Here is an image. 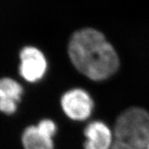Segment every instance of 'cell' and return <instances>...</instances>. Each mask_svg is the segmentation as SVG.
<instances>
[{
    "mask_svg": "<svg viewBox=\"0 0 149 149\" xmlns=\"http://www.w3.org/2000/svg\"><path fill=\"white\" fill-rule=\"evenodd\" d=\"M68 55L78 71L95 81L107 79L119 68L115 49L101 33L92 28L82 29L72 35Z\"/></svg>",
    "mask_w": 149,
    "mask_h": 149,
    "instance_id": "6da1fadb",
    "label": "cell"
},
{
    "mask_svg": "<svg viewBox=\"0 0 149 149\" xmlns=\"http://www.w3.org/2000/svg\"><path fill=\"white\" fill-rule=\"evenodd\" d=\"M113 142L132 149H146L149 142V113L130 108L121 113L114 128Z\"/></svg>",
    "mask_w": 149,
    "mask_h": 149,
    "instance_id": "7a4b0ae2",
    "label": "cell"
},
{
    "mask_svg": "<svg viewBox=\"0 0 149 149\" xmlns=\"http://www.w3.org/2000/svg\"><path fill=\"white\" fill-rule=\"evenodd\" d=\"M61 105L66 115L75 120L87 119L94 107L91 96L81 89H74L65 93L61 99Z\"/></svg>",
    "mask_w": 149,
    "mask_h": 149,
    "instance_id": "3957f363",
    "label": "cell"
},
{
    "mask_svg": "<svg viewBox=\"0 0 149 149\" xmlns=\"http://www.w3.org/2000/svg\"><path fill=\"white\" fill-rule=\"evenodd\" d=\"M19 72L25 80L34 83L43 78L47 68L45 56L37 48L26 46L20 52Z\"/></svg>",
    "mask_w": 149,
    "mask_h": 149,
    "instance_id": "277c9868",
    "label": "cell"
},
{
    "mask_svg": "<svg viewBox=\"0 0 149 149\" xmlns=\"http://www.w3.org/2000/svg\"><path fill=\"white\" fill-rule=\"evenodd\" d=\"M84 132L87 138L85 149H111L113 135L109 127L103 122L94 121L89 123Z\"/></svg>",
    "mask_w": 149,
    "mask_h": 149,
    "instance_id": "5b68a950",
    "label": "cell"
},
{
    "mask_svg": "<svg viewBox=\"0 0 149 149\" xmlns=\"http://www.w3.org/2000/svg\"><path fill=\"white\" fill-rule=\"evenodd\" d=\"M23 89L18 82L11 78L0 79V111L11 114L17 110Z\"/></svg>",
    "mask_w": 149,
    "mask_h": 149,
    "instance_id": "8992f818",
    "label": "cell"
},
{
    "mask_svg": "<svg viewBox=\"0 0 149 149\" xmlns=\"http://www.w3.org/2000/svg\"><path fill=\"white\" fill-rule=\"evenodd\" d=\"M25 149H53L52 137L40 130L38 126H30L25 129L22 135Z\"/></svg>",
    "mask_w": 149,
    "mask_h": 149,
    "instance_id": "52a82bcc",
    "label": "cell"
},
{
    "mask_svg": "<svg viewBox=\"0 0 149 149\" xmlns=\"http://www.w3.org/2000/svg\"><path fill=\"white\" fill-rule=\"evenodd\" d=\"M111 149H132L131 148H129L127 146H125L123 145L118 143V142H113V145H112Z\"/></svg>",
    "mask_w": 149,
    "mask_h": 149,
    "instance_id": "ba28073f",
    "label": "cell"
},
{
    "mask_svg": "<svg viewBox=\"0 0 149 149\" xmlns=\"http://www.w3.org/2000/svg\"><path fill=\"white\" fill-rule=\"evenodd\" d=\"M146 149H149V142H148V146H147V148H146Z\"/></svg>",
    "mask_w": 149,
    "mask_h": 149,
    "instance_id": "9c48e42d",
    "label": "cell"
}]
</instances>
